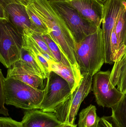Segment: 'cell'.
<instances>
[{
	"label": "cell",
	"mask_w": 126,
	"mask_h": 127,
	"mask_svg": "<svg viewBox=\"0 0 126 127\" xmlns=\"http://www.w3.org/2000/svg\"><path fill=\"white\" fill-rule=\"evenodd\" d=\"M44 95L40 109L53 112L55 108L72 93L69 83L62 77L50 71L47 78Z\"/></svg>",
	"instance_id": "8992f818"
},
{
	"label": "cell",
	"mask_w": 126,
	"mask_h": 127,
	"mask_svg": "<svg viewBox=\"0 0 126 127\" xmlns=\"http://www.w3.org/2000/svg\"><path fill=\"white\" fill-rule=\"evenodd\" d=\"M23 47L27 50L31 56L44 69L48 76L50 72V64L57 62L49 55L42 50L25 30L23 31Z\"/></svg>",
	"instance_id": "5bb4252c"
},
{
	"label": "cell",
	"mask_w": 126,
	"mask_h": 127,
	"mask_svg": "<svg viewBox=\"0 0 126 127\" xmlns=\"http://www.w3.org/2000/svg\"><path fill=\"white\" fill-rule=\"evenodd\" d=\"M75 55L82 75L94 76L105 63L103 32L99 27L95 32L76 44Z\"/></svg>",
	"instance_id": "6da1fadb"
},
{
	"label": "cell",
	"mask_w": 126,
	"mask_h": 127,
	"mask_svg": "<svg viewBox=\"0 0 126 127\" xmlns=\"http://www.w3.org/2000/svg\"><path fill=\"white\" fill-rule=\"evenodd\" d=\"M50 3L63 19L76 44L95 32L99 28L84 18L76 9L69 4L66 2Z\"/></svg>",
	"instance_id": "5b68a950"
},
{
	"label": "cell",
	"mask_w": 126,
	"mask_h": 127,
	"mask_svg": "<svg viewBox=\"0 0 126 127\" xmlns=\"http://www.w3.org/2000/svg\"><path fill=\"white\" fill-rule=\"evenodd\" d=\"M6 78L18 80L39 90L45 89V80L28 70L20 60L8 68Z\"/></svg>",
	"instance_id": "8fae6325"
},
{
	"label": "cell",
	"mask_w": 126,
	"mask_h": 127,
	"mask_svg": "<svg viewBox=\"0 0 126 127\" xmlns=\"http://www.w3.org/2000/svg\"><path fill=\"white\" fill-rule=\"evenodd\" d=\"M96 107L90 105L82 110L79 114L78 127H98L101 118L96 112Z\"/></svg>",
	"instance_id": "e0dca14e"
},
{
	"label": "cell",
	"mask_w": 126,
	"mask_h": 127,
	"mask_svg": "<svg viewBox=\"0 0 126 127\" xmlns=\"http://www.w3.org/2000/svg\"><path fill=\"white\" fill-rule=\"evenodd\" d=\"M126 0H107L104 4L102 32L105 63L112 64L111 36Z\"/></svg>",
	"instance_id": "ba28073f"
},
{
	"label": "cell",
	"mask_w": 126,
	"mask_h": 127,
	"mask_svg": "<svg viewBox=\"0 0 126 127\" xmlns=\"http://www.w3.org/2000/svg\"><path fill=\"white\" fill-rule=\"evenodd\" d=\"M25 7L33 30L43 34H49V29L37 15L33 7L28 3Z\"/></svg>",
	"instance_id": "44dd1931"
},
{
	"label": "cell",
	"mask_w": 126,
	"mask_h": 127,
	"mask_svg": "<svg viewBox=\"0 0 126 127\" xmlns=\"http://www.w3.org/2000/svg\"><path fill=\"white\" fill-rule=\"evenodd\" d=\"M20 61L33 74L42 79H46L48 76L44 69L31 56L28 51L23 47L21 51Z\"/></svg>",
	"instance_id": "2e32d148"
},
{
	"label": "cell",
	"mask_w": 126,
	"mask_h": 127,
	"mask_svg": "<svg viewBox=\"0 0 126 127\" xmlns=\"http://www.w3.org/2000/svg\"><path fill=\"white\" fill-rule=\"evenodd\" d=\"M110 81L121 92H126V46L121 47L118 51L111 71Z\"/></svg>",
	"instance_id": "4fadbf2b"
},
{
	"label": "cell",
	"mask_w": 126,
	"mask_h": 127,
	"mask_svg": "<svg viewBox=\"0 0 126 127\" xmlns=\"http://www.w3.org/2000/svg\"><path fill=\"white\" fill-rule=\"evenodd\" d=\"M0 127H23L21 122L13 120L11 118H0Z\"/></svg>",
	"instance_id": "603a6c76"
},
{
	"label": "cell",
	"mask_w": 126,
	"mask_h": 127,
	"mask_svg": "<svg viewBox=\"0 0 126 127\" xmlns=\"http://www.w3.org/2000/svg\"><path fill=\"white\" fill-rule=\"evenodd\" d=\"M66 3L74 7L84 18L98 28L100 27L103 15V4L97 0H70Z\"/></svg>",
	"instance_id": "9c48e42d"
},
{
	"label": "cell",
	"mask_w": 126,
	"mask_h": 127,
	"mask_svg": "<svg viewBox=\"0 0 126 127\" xmlns=\"http://www.w3.org/2000/svg\"><path fill=\"white\" fill-rule=\"evenodd\" d=\"M21 123L23 127H57L63 123L53 113L33 109L24 112Z\"/></svg>",
	"instance_id": "30bf717a"
},
{
	"label": "cell",
	"mask_w": 126,
	"mask_h": 127,
	"mask_svg": "<svg viewBox=\"0 0 126 127\" xmlns=\"http://www.w3.org/2000/svg\"><path fill=\"white\" fill-rule=\"evenodd\" d=\"M97 0L104 4L107 1V0Z\"/></svg>",
	"instance_id": "f1b7e54d"
},
{
	"label": "cell",
	"mask_w": 126,
	"mask_h": 127,
	"mask_svg": "<svg viewBox=\"0 0 126 127\" xmlns=\"http://www.w3.org/2000/svg\"><path fill=\"white\" fill-rule=\"evenodd\" d=\"M53 71L67 81L72 90V93L80 85L83 76L80 68L69 67L58 62L50 64V71Z\"/></svg>",
	"instance_id": "9a60e30c"
},
{
	"label": "cell",
	"mask_w": 126,
	"mask_h": 127,
	"mask_svg": "<svg viewBox=\"0 0 126 127\" xmlns=\"http://www.w3.org/2000/svg\"><path fill=\"white\" fill-rule=\"evenodd\" d=\"M30 0H0V6H5L11 4H17L26 6Z\"/></svg>",
	"instance_id": "484cf974"
},
{
	"label": "cell",
	"mask_w": 126,
	"mask_h": 127,
	"mask_svg": "<svg viewBox=\"0 0 126 127\" xmlns=\"http://www.w3.org/2000/svg\"><path fill=\"white\" fill-rule=\"evenodd\" d=\"M0 11L5 14L12 24L21 32L24 29L33 30L25 6L17 4H11L4 7L0 6Z\"/></svg>",
	"instance_id": "7c38bea8"
},
{
	"label": "cell",
	"mask_w": 126,
	"mask_h": 127,
	"mask_svg": "<svg viewBox=\"0 0 126 127\" xmlns=\"http://www.w3.org/2000/svg\"><path fill=\"white\" fill-rule=\"evenodd\" d=\"M70 0H47L50 3H58V2H66Z\"/></svg>",
	"instance_id": "83f0119b"
},
{
	"label": "cell",
	"mask_w": 126,
	"mask_h": 127,
	"mask_svg": "<svg viewBox=\"0 0 126 127\" xmlns=\"http://www.w3.org/2000/svg\"><path fill=\"white\" fill-rule=\"evenodd\" d=\"M109 71H99L93 76L92 90L98 105L112 108L121 100L124 93L112 84Z\"/></svg>",
	"instance_id": "52a82bcc"
},
{
	"label": "cell",
	"mask_w": 126,
	"mask_h": 127,
	"mask_svg": "<svg viewBox=\"0 0 126 127\" xmlns=\"http://www.w3.org/2000/svg\"><path fill=\"white\" fill-rule=\"evenodd\" d=\"M0 82V113L4 116H8L9 115L8 110L4 106V104H5V95L3 84L1 81Z\"/></svg>",
	"instance_id": "d4e9b609"
},
{
	"label": "cell",
	"mask_w": 126,
	"mask_h": 127,
	"mask_svg": "<svg viewBox=\"0 0 126 127\" xmlns=\"http://www.w3.org/2000/svg\"><path fill=\"white\" fill-rule=\"evenodd\" d=\"M57 127H77L76 125L68 123H62L60 125Z\"/></svg>",
	"instance_id": "4316f807"
},
{
	"label": "cell",
	"mask_w": 126,
	"mask_h": 127,
	"mask_svg": "<svg viewBox=\"0 0 126 127\" xmlns=\"http://www.w3.org/2000/svg\"><path fill=\"white\" fill-rule=\"evenodd\" d=\"M118 38L120 49L126 46V0L114 28Z\"/></svg>",
	"instance_id": "d6986e66"
},
{
	"label": "cell",
	"mask_w": 126,
	"mask_h": 127,
	"mask_svg": "<svg viewBox=\"0 0 126 127\" xmlns=\"http://www.w3.org/2000/svg\"><path fill=\"white\" fill-rule=\"evenodd\" d=\"M98 127H119L112 116H103L101 118Z\"/></svg>",
	"instance_id": "cb8c5ba5"
},
{
	"label": "cell",
	"mask_w": 126,
	"mask_h": 127,
	"mask_svg": "<svg viewBox=\"0 0 126 127\" xmlns=\"http://www.w3.org/2000/svg\"><path fill=\"white\" fill-rule=\"evenodd\" d=\"M5 104L25 110L40 109L44 95V90L37 89L18 80L4 77L0 70Z\"/></svg>",
	"instance_id": "7a4b0ae2"
},
{
	"label": "cell",
	"mask_w": 126,
	"mask_h": 127,
	"mask_svg": "<svg viewBox=\"0 0 126 127\" xmlns=\"http://www.w3.org/2000/svg\"><path fill=\"white\" fill-rule=\"evenodd\" d=\"M82 75L79 86L53 112L62 123L74 124L81 104L91 90L93 76L88 74Z\"/></svg>",
	"instance_id": "277c9868"
},
{
	"label": "cell",
	"mask_w": 126,
	"mask_h": 127,
	"mask_svg": "<svg viewBox=\"0 0 126 127\" xmlns=\"http://www.w3.org/2000/svg\"><path fill=\"white\" fill-rule=\"evenodd\" d=\"M24 30L42 50L56 61L46 41L42 37V33L35 31L32 29H26Z\"/></svg>",
	"instance_id": "7402d4cb"
},
{
	"label": "cell",
	"mask_w": 126,
	"mask_h": 127,
	"mask_svg": "<svg viewBox=\"0 0 126 127\" xmlns=\"http://www.w3.org/2000/svg\"><path fill=\"white\" fill-rule=\"evenodd\" d=\"M111 109V116L118 127H126V92L119 103Z\"/></svg>",
	"instance_id": "ffe728a7"
},
{
	"label": "cell",
	"mask_w": 126,
	"mask_h": 127,
	"mask_svg": "<svg viewBox=\"0 0 126 127\" xmlns=\"http://www.w3.org/2000/svg\"><path fill=\"white\" fill-rule=\"evenodd\" d=\"M0 61L8 68L20 59L23 32L9 21L5 15L0 17Z\"/></svg>",
	"instance_id": "3957f363"
},
{
	"label": "cell",
	"mask_w": 126,
	"mask_h": 127,
	"mask_svg": "<svg viewBox=\"0 0 126 127\" xmlns=\"http://www.w3.org/2000/svg\"><path fill=\"white\" fill-rule=\"evenodd\" d=\"M41 35L57 62L61 63L67 67L79 68L78 66L74 65L70 62L67 57L63 53L58 45L52 39L49 34L41 33Z\"/></svg>",
	"instance_id": "ac0fdd59"
}]
</instances>
